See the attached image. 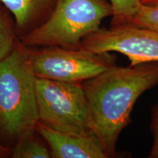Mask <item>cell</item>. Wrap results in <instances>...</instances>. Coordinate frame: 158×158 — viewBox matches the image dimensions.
<instances>
[{"label": "cell", "instance_id": "8", "mask_svg": "<svg viewBox=\"0 0 158 158\" xmlns=\"http://www.w3.org/2000/svg\"><path fill=\"white\" fill-rule=\"evenodd\" d=\"M55 2L56 0H0L13 15L16 32L22 36L46 19Z\"/></svg>", "mask_w": 158, "mask_h": 158}, {"label": "cell", "instance_id": "15", "mask_svg": "<svg viewBox=\"0 0 158 158\" xmlns=\"http://www.w3.org/2000/svg\"><path fill=\"white\" fill-rule=\"evenodd\" d=\"M142 5H158V0H140Z\"/></svg>", "mask_w": 158, "mask_h": 158}, {"label": "cell", "instance_id": "3", "mask_svg": "<svg viewBox=\"0 0 158 158\" xmlns=\"http://www.w3.org/2000/svg\"><path fill=\"white\" fill-rule=\"evenodd\" d=\"M112 15L108 0H56L46 19L22 36L21 43L27 47L80 48L82 40Z\"/></svg>", "mask_w": 158, "mask_h": 158}, {"label": "cell", "instance_id": "2", "mask_svg": "<svg viewBox=\"0 0 158 158\" xmlns=\"http://www.w3.org/2000/svg\"><path fill=\"white\" fill-rule=\"evenodd\" d=\"M37 77L29 61V49L21 43L0 62V128L19 138L35 130L39 122Z\"/></svg>", "mask_w": 158, "mask_h": 158}, {"label": "cell", "instance_id": "14", "mask_svg": "<svg viewBox=\"0 0 158 158\" xmlns=\"http://www.w3.org/2000/svg\"><path fill=\"white\" fill-rule=\"evenodd\" d=\"M10 153V149L0 144V157H6Z\"/></svg>", "mask_w": 158, "mask_h": 158}, {"label": "cell", "instance_id": "7", "mask_svg": "<svg viewBox=\"0 0 158 158\" xmlns=\"http://www.w3.org/2000/svg\"><path fill=\"white\" fill-rule=\"evenodd\" d=\"M35 130L48 144L53 158H108L95 135L78 136L56 131L38 122Z\"/></svg>", "mask_w": 158, "mask_h": 158}, {"label": "cell", "instance_id": "13", "mask_svg": "<svg viewBox=\"0 0 158 158\" xmlns=\"http://www.w3.org/2000/svg\"><path fill=\"white\" fill-rule=\"evenodd\" d=\"M151 131L153 143L149 153V158H158V104L155 106L152 113Z\"/></svg>", "mask_w": 158, "mask_h": 158}, {"label": "cell", "instance_id": "11", "mask_svg": "<svg viewBox=\"0 0 158 158\" xmlns=\"http://www.w3.org/2000/svg\"><path fill=\"white\" fill-rule=\"evenodd\" d=\"M113 10L111 25L127 23L141 5L140 0H108Z\"/></svg>", "mask_w": 158, "mask_h": 158}, {"label": "cell", "instance_id": "6", "mask_svg": "<svg viewBox=\"0 0 158 158\" xmlns=\"http://www.w3.org/2000/svg\"><path fill=\"white\" fill-rule=\"evenodd\" d=\"M80 48L95 54L118 52L129 59L131 66L158 62V32L129 23L114 25L84 37Z\"/></svg>", "mask_w": 158, "mask_h": 158}, {"label": "cell", "instance_id": "1", "mask_svg": "<svg viewBox=\"0 0 158 158\" xmlns=\"http://www.w3.org/2000/svg\"><path fill=\"white\" fill-rule=\"evenodd\" d=\"M94 123V134L108 157H116V145L130 122L134 105L158 84V62L115 66L81 83Z\"/></svg>", "mask_w": 158, "mask_h": 158}, {"label": "cell", "instance_id": "4", "mask_svg": "<svg viewBox=\"0 0 158 158\" xmlns=\"http://www.w3.org/2000/svg\"><path fill=\"white\" fill-rule=\"evenodd\" d=\"M36 92L40 122L60 133L95 135L81 84L37 78Z\"/></svg>", "mask_w": 158, "mask_h": 158}, {"label": "cell", "instance_id": "10", "mask_svg": "<svg viewBox=\"0 0 158 158\" xmlns=\"http://www.w3.org/2000/svg\"><path fill=\"white\" fill-rule=\"evenodd\" d=\"M15 21L0 7V62L14 49L17 43Z\"/></svg>", "mask_w": 158, "mask_h": 158}, {"label": "cell", "instance_id": "12", "mask_svg": "<svg viewBox=\"0 0 158 158\" xmlns=\"http://www.w3.org/2000/svg\"><path fill=\"white\" fill-rule=\"evenodd\" d=\"M127 23L158 32V5H145L141 4Z\"/></svg>", "mask_w": 158, "mask_h": 158}, {"label": "cell", "instance_id": "5", "mask_svg": "<svg viewBox=\"0 0 158 158\" xmlns=\"http://www.w3.org/2000/svg\"><path fill=\"white\" fill-rule=\"evenodd\" d=\"M110 52L95 54L82 48L59 46L29 50V61L37 78L67 83H80L116 65Z\"/></svg>", "mask_w": 158, "mask_h": 158}, {"label": "cell", "instance_id": "9", "mask_svg": "<svg viewBox=\"0 0 158 158\" xmlns=\"http://www.w3.org/2000/svg\"><path fill=\"white\" fill-rule=\"evenodd\" d=\"M34 131L27 133L19 138L12 157L13 158H49L48 147H46L39 139L33 136Z\"/></svg>", "mask_w": 158, "mask_h": 158}]
</instances>
